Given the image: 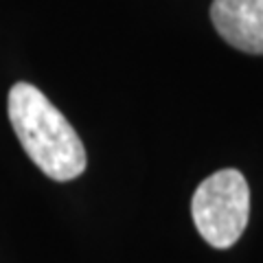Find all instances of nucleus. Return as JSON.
Wrapping results in <instances>:
<instances>
[{"label": "nucleus", "instance_id": "obj_3", "mask_svg": "<svg viewBox=\"0 0 263 263\" xmlns=\"http://www.w3.org/2000/svg\"><path fill=\"white\" fill-rule=\"evenodd\" d=\"M211 20L237 51L263 55V0H213Z\"/></svg>", "mask_w": 263, "mask_h": 263}, {"label": "nucleus", "instance_id": "obj_1", "mask_svg": "<svg viewBox=\"0 0 263 263\" xmlns=\"http://www.w3.org/2000/svg\"><path fill=\"white\" fill-rule=\"evenodd\" d=\"M11 127L35 167L57 182H68L84 174L86 147L66 117L27 81L9 90Z\"/></svg>", "mask_w": 263, "mask_h": 263}, {"label": "nucleus", "instance_id": "obj_2", "mask_svg": "<svg viewBox=\"0 0 263 263\" xmlns=\"http://www.w3.org/2000/svg\"><path fill=\"white\" fill-rule=\"evenodd\" d=\"M191 215L197 233L213 248H230L239 241L250 217V186L241 171L221 169L195 189Z\"/></svg>", "mask_w": 263, "mask_h": 263}]
</instances>
